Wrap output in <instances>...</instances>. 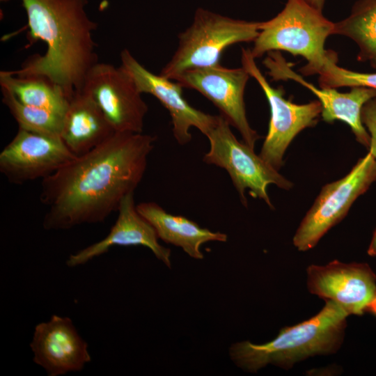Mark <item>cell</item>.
<instances>
[{
	"label": "cell",
	"mask_w": 376,
	"mask_h": 376,
	"mask_svg": "<svg viewBox=\"0 0 376 376\" xmlns=\"http://www.w3.org/2000/svg\"><path fill=\"white\" fill-rule=\"evenodd\" d=\"M156 139L143 132H116L42 180L40 201L47 207L43 228L104 222L141 182Z\"/></svg>",
	"instance_id": "cell-1"
},
{
	"label": "cell",
	"mask_w": 376,
	"mask_h": 376,
	"mask_svg": "<svg viewBox=\"0 0 376 376\" xmlns=\"http://www.w3.org/2000/svg\"><path fill=\"white\" fill-rule=\"evenodd\" d=\"M30 37L46 44L11 72L19 77H42L61 86L70 98L81 90L91 68L98 62L93 32L97 24L88 15V0H20Z\"/></svg>",
	"instance_id": "cell-2"
},
{
	"label": "cell",
	"mask_w": 376,
	"mask_h": 376,
	"mask_svg": "<svg viewBox=\"0 0 376 376\" xmlns=\"http://www.w3.org/2000/svg\"><path fill=\"white\" fill-rule=\"evenodd\" d=\"M348 315L338 304L325 300L317 315L282 328L269 342L257 345L244 340L233 344L230 357L241 369L255 373L269 364L290 369L309 357L332 354L343 342Z\"/></svg>",
	"instance_id": "cell-3"
},
{
	"label": "cell",
	"mask_w": 376,
	"mask_h": 376,
	"mask_svg": "<svg viewBox=\"0 0 376 376\" xmlns=\"http://www.w3.org/2000/svg\"><path fill=\"white\" fill-rule=\"evenodd\" d=\"M334 28V22L304 0H288L276 16L260 22L251 54L256 59L272 51H285L307 61L299 70L303 75L318 74L329 56L324 43Z\"/></svg>",
	"instance_id": "cell-4"
},
{
	"label": "cell",
	"mask_w": 376,
	"mask_h": 376,
	"mask_svg": "<svg viewBox=\"0 0 376 376\" xmlns=\"http://www.w3.org/2000/svg\"><path fill=\"white\" fill-rule=\"evenodd\" d=\"M259 24L198 8L191 24L179 33L178 47L160 75L174 80L187 70L220 65L226 48L256 40Z\"/></svg>",
	"instance_id": "cell-5"
},
{
	"label": "cell",
	"mask_w": 376,
	"mask_h": 376,
	"mask_svg": "<svg viewBox=\"0 0 376 376\" xmlns=\"http://www.w3.org/2000/svg\"><path fill=\"white\" fill-rule=\"evenodd\" d=\"M230 127L219 114L217 124L206 135L210 148L203 155V162L227 171L244 205H247L245 191L249 189L252 197L264 201L272 208L267 193L268 185L274 184L279 188L289 189L292 183L256 155L254 149L239 141Z\"/></svg>",
	"instance_id": "cell-6"
},
{
	"label": "cell",
	"mask_w": 376,
	"mask_h": 376,
	"mask_svg": "<svg viewBox=\"0 0 376 376\" xmlns=\"http://www.w3.org/2000/svg\"><path fill=\"white\" fill-rule=\"evenodd\" d=\"M375 181L376 159L368 152L345 176L322 188L293 237L294 246L300 251L313 249Z\"/></svg>",
	"instance_id": "cell-7"
},
{
	"label": "cell",
	"mask_w": 376,
	"mask_h": 376,
	"mask_svg": "<svg viewBox=\"0 0 376 376\" xmlns=\"http://www.w3.org/2000/svg\"><path fill=\"white\" fill-rule=\"evenodd\" d=\"M242 67L263 91L270 108L267 134L259 155L277 171L283 165L285 152L293 139L304 129L314 127L321 115L322 105L315 100L297 104L284 97L280 86L272 87L258 67L250 49H242Z\"/></svg>",
	"instance_id": "cell-8"
},
{
	"label": "cell",
	"mask_w": 376,
	"mask_h": 376,
	"mask_svg": "<svg viewBox=\"0 0 376 376\" xmlns=\"http://www.w3.org/2000/svg\"><path fill=\"white\" fill-rule=\"evenodd\" d=\"M82 90L94 100L115 132H143L148 107L121 65L97 62L87 74Z\"/></svg>",
	"instance_id": "cell-9"
},
{
	"label": "cell",
	"mask_w": 376,
	"mask_h": 376,
	"mask_svg": "<svg viewBox=\"0 0 376 376\" xmlns=\"http://www.w3.org/2000/svg\"><path fill=\"white\" fill-rule=\"evenodd\" d=\"M250 77L242 66L228 68L220 64L187 70L173 81L209 100L240 132L242 141L254 149L260 136L249 123L244 103V91Z\"/></svg>",
	"instance_id": "cell-10"
},
{
	"label": "cell",
	"mask_w": 376,
	"mask_h": 376,
	"mask_svg": "<svg viewBox=\"0 0 376 376\" xmlns=\"http://www.w3.org/2000/svg\"><path fill=\"white\" fill-rule=\"evenodd\" d=\"M75 156L60 136L18 128L0 152V173L15 185L42 180Z\"/></svg>",
	"instance_id": "cell-11"
},
{
	"label": "cell",
	"mask_w": 376,
	"mask_h": 376,
	"mask_svg": "<svg viewBox=\"0 0 376 376\" xmlns=\"http://www.w3.org/2000/svg\"><path fill=\"white\" fill-rule=\"evenodd\" d=\"M121 65L134 79L138 89L156 97L167 109L171 118L173 134L180 145L191 140L190 128L194 127L207 135L217 124L219 115H211L189 104L177 81L156 75L146 68L127 49L120 54Z\"/></svg>",
	"instance_id": "cell-12"
},
{
	"label": "cell",
	"mask_w": 376,
	"mask_h": 376,
	"mask_svg": "<svg viewBox=\"0 0 376 376\" xmlns=\"http://www.w3.org/2000/svg\"><path fill=\"white\" fill-rule=\"evenodd\" d=\"M308 291L324 300L335 301L349 315H361L376 295V276L366 263L333 260L306 269Z\"/></svg>",
	"instance_id": "cell-13"
},
{
	"label": "cell",
	"mask_w": 376,
	"mask_h": 376,
	"mask_svg": "<svg viewBox=\"0 0 376 376\" xmlns=\"http://www.w3.org/2000/svg\"><path fill=\"white\" fill-rule=\"evenodd\" d=\"M263 63L273 81L292 80L309 89L321 103L322 120L329 123L335 120L347 123L356 140L368 148L370 138L361 121V114L363 105L376 96V89L355 86L349 92L340 93L336 88H318L294 72L291 68L293 65L287 62L279 51L268 52Z\"/></svg>",
	"instance_id": "cell-14"
},
{
	"label": "cell",
	"mask_w": 376,
	"mask_h": 376,
	"mask_svg": "<svg viewBox=\"0 0 376 376\" xmlns=\"http://www.w3.org/2000/svg\"><path fill=\"white\" fill-rule=\"evenodd\" d=\"M30 347L34 363L48 376L81 371L91 360L87 343L68 317L53 315L49 321L38 324Z\"/></svg>",
	"instance_id": "cell-15"
},
{
	"label": "cell",
	"mask_w": 376,
	"mask_h": 376,
	"mask_svg": "<svg viewBox=\"0 0 376 376\" xmlns=\"http://www.w3.org/2000/svg\"><path fill=\"white\" fill-rule=\"evenodd\" d=\"M118 217L108 235L102 240L70 254L66 260L70 267L79 266L105 253L113 246H143L169 268L171 267V250L162 246L153 226L139 212L134 193L121 201Z\"/></svg>",
	"instance_id": "cell-16"
},
{
	"label": "cell",
	"mask_w": 376,
	"mask_h": 376,
	"mask_svg": "<svg viewBox=\"0 0 376 376\" xmlns=\"http://www.w3.org/2000/svg\"><path fill=\"white\" fill-rule=\"evenodd\" d=\"M115 130L94 100L84 90L71 96L63 118L61 138L76 156L107 140Z\"/></svg>",
	"instance_id": "cell-17"
},
{
	"label": "cell",
	"mask_w": 376,
	"mask_h": 376,
	"mask_svg": "<svg viewBox=\"0 0 376 376\" xmlns=\"http://www.w3.org/2000/svg\"><path fill=\"white\" fill-rule=\"evenodd\" d=\"M136 209L153 226L159 239L180 247L194 259L204 258L201 251L203 244L227 241L226 234L211 231L183 216L168 213L155 202L140 203Z\"/></svg>",
	"instance_id": "cell-18"
},
{
	"label": "cell",
	"mask_w": 376,
	"mask_h": 376,
	"mask_svg": "<svg viewBox=\"0 0 376 376\" xmlns=\"http://www.w3.org/2000/svg\"><path fill=\"white\" fill-rule=\"evenodd\" d=\"M0 86L21 102L64 116L70 97L59 85L42 77H19L11 70L0 72Z\"/></svg>",
	"instance_id": "cell-19"
},
{
	"label": "cell",
	"mask_w": 376,
	"mask_h": 376,
	"mask_svg": "<svg viewBox=\"0 0 376 376\" xmlns=\"http://www.w3.org/2000/svg\"><path fill=\"white\" fill-rule=\"evenodd\" d=\"M333 34L352 40L359 47L357 60L376 68V0H358L347 17L334 23Z\"/></svg>",
	"instance_id": "cell-20"
},
{
	"label": "cell",
	"mask_w": 376,
	"mask_h": 376,
	"mask_svg": "<svg viewBox=\"0 0 376 376\" xmlns=\"http://www.w3.org/2000/svg\"><path fill=\"white\" fill-rule=\"evenodd\" d=\"M2 102L21 128L29 132L52 136H60L63 116L19 101L9 91L1 88Z\"/></svg>",
	"instance_id": "cell-21"
},
{
	"label": "cell",
	"mask_w": 376,
	"mask_h": 376,
	"mask_svg": "<svg viewBox=\"0 0 376 376\" xmlns=\"http://www.w3.org/2000/svg\"><path fill=\"white\" fill-rule=\"evenodd\" d=\"M336 52L330 51L318 72V82L322 88L363 86L376 89V72H360L341 68L337 65Z\"/></svg>",
	"instance_id": "cell-22"
},
{
	"label": "cell",
	"mask_w": 376,
	"mask_h": 376,
	"mask_svg": "<svg viewBox=\"0 0 376 376\" xmlns=\"http://www.w3.org/2000/svg\"><path fill=\"white\" fill-rule=\"evenodd\" d=\"M361 117L370 138L368 152L376 159V96L363 105Z\"/></svg>",
	"instance_id": "cell-23"
},
{
	"label": "cell",
	"mask_w": 376,
	"mask_h": 376,
	"mask_svg": "<svg viewBox=\"0 0 376 376\" xmlns=\"http://www.w3.org/2000/svg\"><path fill=\"white\" fill-rule=\"evenodd\" d=\"M368 254L370 256H376V228L374 231L372 240L368 249Z\"/></svg>",
	"instance_id": "cell-24"
},
{
	"label": "cell",
	"mask_w": 376,
	"mask_h": 376,
	"mask_svg": "<svg viewBox=\"0 0 376 376\" xmlns=\"http://www.w3.org/2000/svg\"><path fill=\"white\" fill-rule=\"evenodd\" d=\"M304 1L307 2L308 4H310L311 6H313V8L322 12L324 0H304Z\"/></svg>",
	"instance_id": "cell-25"
},
{
	"label": "cell",
	"mask_w": 376,
	"mask_h": 376,
	"mask_svg": "<svg viewBox=\"0 0 376 376\" xmlns=\"http://www.w3.org/2000/svg\"><path fill=\"white\" fill-rule=\"evenodd\" d=\"M368 309L376 315V295L368 307Z\"/></svg>",
	"instance_id": "cell-26"
},
{
	"label": "cell",
	"mask_w": 376,
	"mask_h": 376,
	"mask_svg": "<svg viewBox=\"0 0 376 376\" xmlns=\"http://www.w3.org/2000/svg\"><path fill=\"white\" fill-rule=\"evenodd\" d=\"M1 1H9V0H1Z\"/></svg>",
	"instance_id": "cell-27"
}]
</instances>
